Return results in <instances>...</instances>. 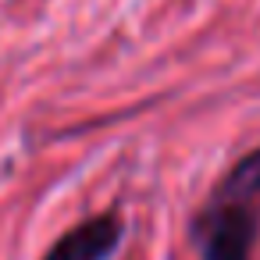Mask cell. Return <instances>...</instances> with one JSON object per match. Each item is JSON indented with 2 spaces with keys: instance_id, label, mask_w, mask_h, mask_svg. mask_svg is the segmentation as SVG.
<instances>
[{
  "instance_id": "cell-1",
  "label": "cell",
  "mask_w": 260,
  "mask_h": 260,
  "mask_svg": "<svg viewBox=\"0 0 260 260\" xmlns=\"http://www.w3.org/2000/svg\"><path fill=\"white\" fill-rule=\"evenodd\" d=\"M260 228V146L232 164L192 217L200 260H249Z\"/></svg>"
},
{
  "instance_id": "cell-2",
  "label": "cell",
  "mask_w": 260,
  "mask_h": 260,
  "mask_svg": "<svg viewBox=\"0 0 260 260\" xmlns=\"http://www.w3.org/2000/svg\"><path fill=\"white\" fill-rule=\"evenodd\" d=\"M121 239H125V221L114 210H107V214L86 217L82 224L68 228L43 253V260H111L114 249L121 246Z\"/></svg>"
}]
</instances>
